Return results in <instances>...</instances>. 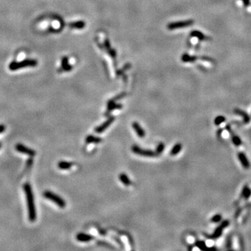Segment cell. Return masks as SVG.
<instances>
[{
	"label": "cell",
	"mask_w": 251,
	"mask_h": 251,
	"mask_svg": "<svg viewBox=\"0 0 251 251\" xmlns=\"http://www.w3.org/2000/svg\"><path fill=\"white\" fill-rule=\"evenodd\" d=\"M24 190L25 196H26L27 204L29 219L31 222H34L36 219V211L35 203H34V194H33L32 188L30 183H25Z\"/></svg>",
	"instance_id": "6da1fadb"
},
{
	"label": "cell",
	"mask_w": 251,
	"mask_h": 251,
	"mask_svg": "<svg viewBox=\"0 0 251 251\" xmlns=\"http://www.w3.org/2000/svg\"><path fill=\"white\" fill-rule=\"evenodd\" d=\"M38 64V61L34 59H27L21 61H13L9 66V70L17 71L26 67H34Z\"/></svg>",
	"instance_id": "7a4b0ae2"
},
{
	"label": "cell",
	"mask_w": 251,
	"mask_h": 251,
	"mask_svg": "<svg viewBox=\"0 0 251 251\" xmlns=\"http://www.w3.org/2000/svg\"><path fill=\"white\" fill-rule=\"evenodd\" d=\"M43 196L45 198H47L48 200H50L52 202H55L60 208H64L66 206V202L64 200L61 198V197L57 195V194L51 192V191H45V192H44Z\"/></svg>",
	"instance_id": "3957f363"
},
{
	"label": "cell",
	"mask_w": 251,
	"mask_h": 251,
	"mask_svg": "<svg viewBox=\"0 0 251 251\" xmlns=\"http://www.w3.org/2000/svg\"><path fill=\"white\" fill-rule=\"evenodd\" d=\"M194 24V20H187L179 21V22H172L167 25V29L169 30H175L177 29H181L183 27H187L191 26Z\"/></svg>",
	"instance_id": "277c9868"
},
{
	"label": "cell",
	"mask_w": 251,
	"mask_h": 251,
	"mask_svg": "<svg viewBox=\"0 0 251 251\" xmlns=\"http://www.w3.org/2000/svg\"><path fill=\"white\" fill-rule=\"evenodd\" d=\"M132 151L135 154H138V155L147 156V157H155L156 156H158L156 152L154 151L148 149H143L139 147L138 146L134 145L132 146Z\"/></svg>",
	"instance_id": "5b68a950"
},
{
	"label": "cell",
	"mask_w": 251,
	"mask_h": 251,
	"mask_svg": "<svg viewBox=\"0 0 251 251\" xmlns=\"http://www.w3.org/2000/svg\"><path fill=\"white\" fill-rule=\"evenodd\" d=\"M15 149H16L17 151L20 152V153L26 154V155L30 156H34L36 154L35 150L29 148L22 144H16V146H15Z\"/></svg>",
	"instance_id": "8992f818"
},
{
	"label": "cell",
	"mask_w": 251,
	"mask_h": 251,
	"mask_svg": "<svg viewBox=\"0 0 251 251\" xmlns=\"http://www.w3.org/2000/svg\"><path fill=\"white\" fill-rule=\"evenodd\" d=\"M114 120H115V117H110L109 119H107V121H105V122H104L103 124L99 126H98L97 128H96V132H97V133L103 132V131H105V129L107 128V127H109L112 124V123L113 122Z\"/></svg>",
	"instance_id": "52a82bcc"
},
{
	"label": "cell",
	"mask_w": 251,
	"mask_h": 251,
	"mask_svg": "<svg viewBox=\"0 0 251 251\" xmlns=\"http://www.w3.org/2000/svg\"><path fill=\"white\" fill-rule=\"evenodd\" d=\"M133 128H134V130L136 131V133L140 138H144L145 136V132H144L143 128H142V126L138 122L133 123Z\"/></svg>",
	"instance_id": "ba28073f"
},
{
	"label": "cell",
	"mask_w": 251,
	"mask_h": 251,
	"mask_svg": "<svg viewBox=\"0 0 251 251\" xmlns=\"http://www.w3.org/2000/svg\"><path fill=\"white\" fill-rule=\"evenodd\" d=\"M61 71H69L72 69V66L69 63L68 57H63L61 59Z\"/></svg>",
	"instance_id": "9c48e42d"
},
{
	"label": "cell",
	"mask_w": 251,
	"mask_h": 251,
	"mask_svg": "<svg viewBox=\"0 0 251 251\" xmlns=\"http://www.w3.org/2000/svg\"><path fill=\"white\" fill-rule=\"evenodd\" d=\"M228 224H229V223L227 221L223 222V223H222L221 225H220L219 227L216 229L215 232H214L213 236H212V237H213V238H214V239H216V238H218V237L221 236V233H222V231H223V229L224 228H225L226 226H227V225H228Z\"/></svg>",
	"instance_id": "30bf717a"
},
{
	"label": "cell",
	"mask_w": 251,
	"mask_h": 251,
	"mask_svg": "<svg viewBox=\"0 0 251 251\" xmlns=\"http://www.w3.org/2000/svg\"><path fill=\"white\" fill-rule=\"evenodd\" d=\"M238 157H239V161H241V165L244 166V168H246V169L249 168V167H250V163H249L248 158H246V156H245V154L243 153H239L238 154Z\"/></svg>",
	"instance_id": "8fae6325"
},
{
	"label": "cell",
	"mask_w": 251,
	"mask_h": 251,
	"mask_svg": "<svg viewBox=\"0 0 251 251\" xmlns=\"http://www.w3.org/2000/svg\"><path fill=\"white\" fill-rule=\"evenodd\" d=\"M76 239L79 241H82V242H88V241H92L94 239V237L91 235L86 234L80 233L77 235Z\"/></svg>",
	"instance_id": "7c38bea8"
},
{
	"label": "cell",
	"mask_w": 251,
	"mask_h": 251,
	"mask_svg": "<svg viewBox=\"0 0 251 251\" xmlns=\"http://www.w3.org/2000/svg\"><path fill=\"white\" fill-rule=\"evenodd\" d=\"M190 35L191 36H194V37L198 38V39L200 40H208V38H209L206 36L204 35L203 33L199 32V31H193V32H191Z\"/></svg>",
	"instance_id": "4fadbf2b"
},
{
	"label": "cell",
	"mask_w": 251,
	"mask_h": 251,
	"mask_svg": "<svg viewBox=\"0 0 251 251\" xmlns=\"http://www.w3.org/2000/svg\"><path fill=\"white\" fill-rule=\"evenodd\" d=\"M69 25L71 29L81 30V29H83V27H84V26H85V22H83V21H78V22H71Z\"/></svg>",
	"instance_id": "5bb4252c"
},
{
	"label": "cell",
	"mask_w": 251,
	"mask_h": 251,
	"mask_svg": "<svg viewBox=\"0 0 251 251\" xmlns=\"http://www.w3.org/2000/svg\"><path fill=\"white\" fill-rule=\"evenodd\" d=\"M102 141V139L98 137H95L93 136H89L86 138V142L87 144L89 143H99Z\"/></svg>",
	"instance_id": "9a60e30c"
},
{
	"label": "cell",
	"mask_w": 251,
	"mask_h": 251,
	"mask_svg": "<svg viewBox=\"0 0 251 251\" xmlns=\"http://www.w3.org/2000/svg\"><path fill=\"white\" fill-rule=\"evenodd\" d=\"M197 57L195 56H190L188 54H184L181 57V60L183 62H194L195 60H196Z\"/></svg>",
	"instance_id": "2e32d148"
},
{
	"label": "cell",
	"mask_w": 251,
	"mask_h": 251,
	"mask_svg": "<svg viewBox=\"0 0 251 251\" xmlns=\"http://www.w3.org/2000/svg\"><path fill=\"white\" fill-rule=\"evenodd\" d=\"M73 163L66 161H60L58 163V167L61 169H69L72 167Z\"/></svg>",
	"instance_id": "e0dca14e"
},
{
	"label": "cell",
	"mask_w": 251,
	"mask_h": 251,
	"mask_svg": "<svg viewBox=\"0 0 251 251\" xmlns=\"http://www.w3.org/2000/svg\"><path fill=\"white\" fill-rule=\"evenodd\" d=\"M105 46L106 48V50H107V53H109V55H110L111 57L115 58L116 57V54H117V53H116V52L113 49V48H111L109 41H108L107 40H106L105 41Z\"/></svg>",
	"instance_id": "ac0fdd59"
},
{
	"label": "cell",
	"mask_w": 251,
	"mask_h": 251,
	"mask_svg": "<svg viewBox=\"0 0 251 251\" xmlns=\"http://www.w3.org/2000/svg\"><path fill=\"white\" fill-rule=\"evenodd\" d=\"M181 148H182V145H181V144H180V143L176 144L174 146V147L172 149L171 151H170V154L172 156L177 155V154H178L179 152L181 151Z\"/></svg>",
	"instance_id": "d6986e66"
},
{
	"label": "cell",
	"mask_w": 251,
	"mask_h": 251,
	"mask_svg": "<svg viewBox=\"0 0 251 251\" xmlns=\"http://www.w3.org/2000/svg\"><path fill=\"white\" fill-rule=\"evenodd\" d=\"M119 179H120L121 182L124 185H126V186H130L131 184L130 179H129L128 177H127V175H125V174H121L120 176H119Z\"/></svg>",
	"instance_id": "ffe728a7"
},
{
	"label": "cell",
	"mask_w": 251,
	"mask_h": 251,
	"mask_svg": "<svg viewBox=\"0 0 251 251\" xmlns=\"http://www.w3.org/2000/svg\"><path fill=\"white\" fill-rule=\"evenodd\" d=\"M164 148H165V144H164L163 143H162V142H161V143H160L159 144H158V146H157V148H156V154H157L158 155L161 154L162 152L163 151Z\"/></svg>",
	"instance_id": "44dd1931"
},
{
	"label": "cell",
	"mask_w": 251,
	"mask_h": 251,
	"mask_svg": "<svg viewBox=\"0 0 251 251\" xmlns=\"http://www.w3.org/2000/svg\"><path fill=\"white\" fill-rule=\"evenodd\" d=\"M195 245L196 246L199 247L201 250H206V246L205 243L203 242V241H197Z\"/></svg>",
	"instance_id": "7402d4cb"
},
{
	"label": "cell",
	"mask_w": 251,
	"mask_h": 251,
	"mask_svg": "<svg viewBox=\"0 0 251 251\" xmlns=\"http://www.w3.org/2000/svg\"><path fill=\"white\" fill-rule=\"evenodd\" d=\"M225 120V117H223V116H219V117H217L215 119V123L216 125H219L221 124L222 122H223Z\"/></svg>",
	"instance_id": "603a6c76"
},
{
	"label": "cell",
	"mask_w": 251,
	"mask_h": 251,
	"mask_svg": "<svg viewBox=\"0 0 251 251\" xmlns=\"http://www.w3.org/2000/svg\"><path fill=\"white\" fill-rule=\"evenodd\" d=\"M232 141H233V143L234 144H236V146H239L241 144V139L238 138L237 136H234L232 138Z\"/></svg>",
	"instance_id": "cb8c5ba5"
},
{
	"label": "cell",
	"mask_w": 251,
	"mask_h": 251,
	"mask_svg": "<svg viewBox=\"0 0 251 251\" xmlns=\"http://www.w3.org/2000/svg\"><path fill=\"white\" fill-rule=\"evenodd\" d=\"M221 215H216L214 216L213 218L211 219V221L213 222V223H218V222H219L221 221Z\"/></svg>",
	"instance_id": "d4e9b609"
},
{
	"label": "cell",
	"mask_w": 251,
	"mask_h": 251,
	"mask_svg": "<svg viewBox=\"0 0 251 251\" xmlns=\"http://www.w3.org/2000/svg\"><path fill=\"white\" fill-rule=\"evenodd\" d=\"M5 130H6V127H5V126H4V125H3V124H1V125H0V133H3V132H4Z\"/></svg>",
	"instance_id": "484cf974"
},
{
	"label": "cell",
	"mask_w": 251,
	"mask_h": 251,
	"mask_svg": "<svg viewBox=\"0 0 251 251\" xmlns=\"http://www.w3.org/2000/svg\"><path fill=\"white\" fill-rule=\"evenodd\" d=\"M245 6H248L249 3H250V0H243Z\"/></svg>",
	"instance_id": "4316f807"
},
{
	"label": "cell",
	"mask_w": 251,
	"mask_h": 251,
	"mask_svg": "<svg viewBox=\"0 0 251 251\" xmlns=\"http://www.w3.org/2000/svg\"><path fill=\"white\" fill-rule=\"evenodd\" d=\"M1 144L0 143V148H1Z\"/></svg>",
	"instance_id": "83f0119b"
}]
</instances>
